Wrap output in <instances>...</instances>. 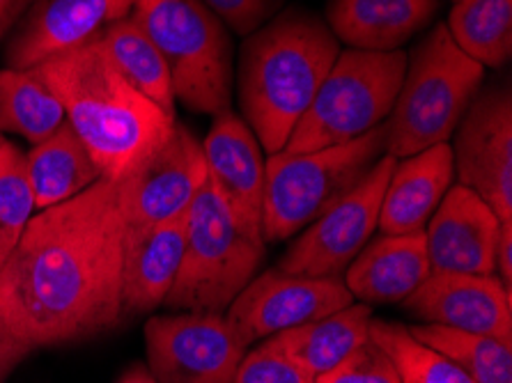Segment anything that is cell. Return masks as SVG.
<instances>
[{
  "label": "cell",
  "instance_id": "obj_1",
  "mask_svg": "<svg viewBox=\"0 0 512 383\" xmlns=\"http://www.w3.org/2000/svg\"><path fill=\"white\" fill-rule=\"evenodd\" d=\"M124 230L120 182L106 177L35 211L0 262V342L33 351L118 324Z\"/></svg>",
  "mask_w": 512,
  "mask_h": 383
},
{
  "label": "cell",
  "instance_id": "obj_2",
  "mask_svg": "<svg viewBox=\"0 0 512 383\" xmlns=\"http://www.w3.org/2000/svg\"><path fill=\"white\" fill-rule=\"evenodd\" d=\"M33 69L58 97L67 124L106 179L122 182L173 134L175 115L141 95L108 60L97 37Z\"/></svg>",
  "mask_w": 512,
  "mask_h": 383
},
{
  "label": "cell",
  "instance_id": "obj_3",
  "mask_svg": "<svg viewBox=\"0 0 512 383\" xmlns=\"http://www.w3.org/2000/svg\"><path fill=\"white\" fill-rule=\"evenodd\" d=\"M338 53L327 21L304 7L278 12L246 37L237 69L239 111L267 156L283 152Z\"/></svg>",
  "mask_w": 512,
  "mask_h": 383
},
{
  "label": "cell",
  "instance_id": "obj_4",
  "mask_svg": "<svg viewBox=\"0 0 512 383\" xmlns=\"http://www.w3.org/2000/svg\"><path fill=\"white\" fill-rule=\"evenodd\" d=\"M485 81V67L453 42L446 23L434 26L407 56V72L386 117V154L407 159L453 138Z\"/></svg>",
  "mask_w": 512,
  "mask_h": 383
},
{
  "label": "cell",
  "instance_id": "obj_5",
  "mask_svg": "<svg viewBox=\"0 0 512 383\" xmlns=\"http://www.w3.org/2000/svg\"><path fill=\"white\" fill-rule=\"evenodd\" d=\"M267 241L248 232L205 182L184 214L182 267L164 306L173 312H226L258 276Z\"/></svg>",
  "mask_w": 512,
  "mask_h": 383
},
{
  "label": "cell",
  "instance_id": "obj_6",
  "mask_svg": "<svg viewBox=\"0 0 512 383\" xmlns=\"http://www.w3.org/2000/svg\"><path fill=\"white\" fill-rule=\"evenodd\" d=\"M384 154V124L324 150L269 154L262 202V237L267 244L285 241L308 228L317 216L356 189Z\"/></svg>",
  "mask_w": 512,
  "mask_h": 383
},
{
  "label": "cell",
  "instance_id": "obj_7",
  "mask_svg": "<svg viewBox=\"0 0 512 383\" xmlns=\"http://www.w3.org/2000/svg\"><path fill=\"white\" fill-rule=\"evenodd\" d=\"M131 17L164 56L177 101L193 113L228 111L230 33L203 0H134Z\"/></svg>",
  "mask_w": 512,
  "mask_h": 383
},
{
  "label": "cell",
  "instance_id": "obj_8",
  "mask_svg": "<svg viewBox=\"0 0 512 383\" xmlns=\"http://www.w3.org/2000/svg\"><path fill=\"white\" fill-rule=\"evenodd\" d=\"M405 72V51H340L283 152H315L343 145L384 124Z\"/></svg>",
  "mask_w": 512,
  "mask_h": 383
},
{
  "label": "cell",
  "instance_id": "obj_9",
  "mask_svg": "<svg viewBox=\"0 0 512 383\" xmlns=\"http://www.w3.org/2000/svg\"><path fill=\"white\" fill-rule=\"evenodd\" d=\"M395 161L398 159L384 154L356 189L301 230L276 269L310 278L343 276L377 230L379 209Z\"/></svg>",
  "mask_w": 512,
  "mask_h": 383
},
{
  "label": "cell",
  "instance_id": "obj_10",
  "mask_svg": "<svg viewBox=\"0 0 512 383\" xmlns=\"http://www.w3.org/2000/svg\"><path fill=\"white\" fill-rule=\"evenodd\" d=\"M145 351L159 383H230L246 345L221 312H175L150 317Z\"/></svg>",
  "mask_w": 512,
  "mask_h": 383
},
{
  "label": "cell",
  "instance_id": "obj_11",
  "mask_svg": "<svg viewBox=\"0 0 512 383\" xmlns=\"http://www.w3.org/2000/svg\"><path fill=\"white\" fill-rule=\"evenodd\" d=\"M455 177L480 195L501 223L512 221V90L487 85L455 129Z\"/></svg>",
  "mask_w": 512,
  "mask_h": 383
},
{
  "label": "cell",
  "instance_id": "obj_12",
  "mask_svg": "<svg viewBox=\"0 0 512 383\" xmlns=\"http://www.w3.org/2000/svg\"><path fill=\"white\" fill-rule=\"evenodd\" d=\"M354 301L343 276L310 278L269 269L255 276L223 315L248 347L287 328L327 317Z\"/></svg>",
  "mask_w": 512,
  "mask_h": 383
},
{
  "label": "cell",
  "instance_id": "obj_13",
  "mask_svg": "<svg viewBox=\"0 0 512 383\" xmlns=\"http://www.w3.org/2000/svg\"><path fill=\"white\" fill-rule=\"evenodd\" d=\"M205 182L203 143L177 122L166 143L120 182L124 225L138 230L184 216Z\"/></svg>",
  "mask_w": 512,
  "mask_h": 383
},
{
  "label": "cell",
  "instance_id": "obj_14",
  "mask_svg": "<svg viewBox=\"0 0 512 383\" xmlns=\"http://www.w3.org/2000/svg\"><path fill=\"white\" fill-rule=\"evenodd\" d=\"M510 301V287L496 273L432 271L402 306L425 324L490 335L512 345Z\"/></svg>",
  "mask_w": 512,
  "mask_h": 383
},
{
  "label": "cell",
  "instance_id": "obj_15",
  "mask_svg": "<svg viewBox=\"0 0 512 383\" xmlns=\"http://www.w3.org/2000/svg\"><path fill=\"white\" fill-rule=\"evenodd\" d=\"M134 0H35L14 26L5 62L33 69L56 53L76 49L131 14Z\"/></svg>",
  "mask_w": 512,
  "mask_h": 383
},
{
  "label": "cell",
  "instance_id": "obj_16",
  "mask_svg": "<svg viewBox=\"0 0 512 383\" xmlns=\"http://www.w3.org/2000/svg\"><path fill=\"white\" fill-rule=\"evenodd\" d=\"M207 182L228 202L244 228L262 237L267 159L242 115L221 111L203 140ZM265 239V237H262Z\"/></svg>",
  "mask_w": 512,
  "mask_h": 383
},
{
  "label": "cell",
  "instance_id": "obj_17",
  "mask_svg": "<svg viewBox=\"0 0 512 383\" xmlns=\"http://www.w3.org/2000/svg\"><path fill=\"white\" fill-rule=\"evenodd\" d=\"M499 228V216L480 195L451 186L423 230L432 271L490 276Z\"/></svg>",
  "mask_w": 512,
  "mask_h": 383
},
{
  "label": "cell",
  "instance_id": "obj_18",
  "mask_svg": "<svg viewBox=\"0 0 512 383\" xmlns=\"http://www.w3.org/2000/svg\"><path fill=\"white\" fill-rule=\"evenodd\" d=\"M184 257V216L124 230L122 315H145L164 306Z\"/></svg>",
  "mask_w": 512,
  "mask_h": 383
},
{
  "label": "cell",
  "instance_id": "obj_19",
  "mask_svg": "<svg viewBox=\"0 0 512 383\" xmlns=\"http://www.w3.org/2000/svg\"><path fill=\"white\" fill-rule=\"evenodd\" d=\"M455 177L451 143L432 145L395 161L386 184L377 230L382 234H418L451 189Z\"/></svg>",
  "mask_w": 512,
  "mask_h": 383
},
{
  "label": "cell",
  "instance_id": "obj_20",
  "mask_svg": "<svg viewBox=\"0 0 512 383\" xmlns=\"http://www.w3.org/2000/svg\"><path fill=\"white\" fill-rule=\"evenodd\" d=\"M432 273L425 234H379L354 257L343 280L363 303H402Z\"/></svg>",
  "mask_w": 512,
  "mask_h": 383
},
{
  "label": "cell",
  "instance_id": "obj_21",
  "mask_svg": "<svg viewBox=\"0 0 512 383\" xmlns=\"http://www.w3.org/2000/svg\"><path fill=\"white\" fill-rule=\"evenodd\" d=\"M441 0H329L327 26L349 49L402 51L430 26Z\"/></svg>",
  "mask_w": 512,
  "mask_h": 383
},
{
  "label": "cell",
  "instance_id": "obj_22",
  "mask_svg": "<svg viewBox=\"0 0 512 383\" xmlns=\"http://www.w3.org/2000/svg\"><path fill=\"white\" fill-rule=\"evenodd\" d=\"M372 319L368 303H352L315 322L287 328L271 340L308 377L317 379L370 340Z\"/></svg>",
  "mask_w": 512,
  "mask_h": 383
},
{
  "label": "cell",
  "instance_id": "obj_23",
  "mask_svg": "<svg viewBox=\"0 0 512 383\" xmlns=\"http://www.w3.org/2000/svg\"><path fill=\"white\" fill-rule=\"evenodd\" d=\"M26 168L37 211L72 200L102 179V170L67 122L42 143L33 145L26 154Z\"/></svg>",
  "mask_w": 512,
  "mask_h": 383
},
{
  "label": "cell",
  "instance_id": "obj_24",
  "mask_svg": "<svg viewBox=\"0 0 512 383\" xmlns=\"http://www.w3.org/2000/svg\"><path fill=\"white\" fill-rule=\"evenodd\" d=\"M108 60L115 69L154 104L164 108L168 115H175V90L164 56L150 42L134 17H124L97 35Z\"/></svg>",
  "mask_w": 512,
  "mask_h": 383
},
{
  "label": "cell",
  "instance_id": "obj_25",
  "mask_svg": "<svg viewBox=\"0 0 512 383\" xmlns=\"http://www.w3.org/2000/svg\"><path fill=\"white\" fill-rule=\"evenodd\" d=\"M65 122V108L35 69H0V134L37 145Z\"/></svg>",
  "mask_w": 512,
  "mask_h": 383
},
{
  "label": "cell",
  "instance_id": "obj_26",
  "mask_svg": "<svg viewBox=\"0 0 512 383\" xmlns=\"http://www.w3.org/2000/svg\"><path fill=\"white\" fill-rule=\"evenodd\" d=\"M446 28L483 67L499 69L512 56V0H457Z\"/></svg>",
  "mask_w": 512,
  "mask_h": 383
},
{
  "label": "cell",
  "instance_id": "obj_27",
  "mask_svg": "<svg viewBox=\"0 0 512 383\" xmlns=\"http://www.w3.org/2000/svg\"><path fill=\"white\" fill-rule=\"evenodd\" d=\"M409 333L423 345L451 358L473 383H512L510 342L439 324L409 326Z\"/></svg>",
  "mask_w": 512,
  "mask_h": 383
},
{
  "label": "cell",
  "instance_id": "obj_28",
  "mask_svg": "<svg viewBox=\"0 0 512 383\" xmlns=\"http://www.w3.org/2000/svg\"><path fill=\"white\" fill-rule=\"evenodd\" d=\"M370 340L391 358L402 383H473L451 358L416 340L405 324L372 319Z\"/></svg>",
  "mask_w": 512,
  "mask_h": 383
},
{
  "label": "cell",
  "instance_id": "obj_29",
  "mask_svg": "<svg viewBox=\"0 0 512 383\" xmlns=\"http://www.w3.org/2000/svg\"><path fill=\"white\" fill-rule=\"evenodd\" d=\"M35 211L37 205L26 168V154L5 140L0 145V262L17 244Z\"/></svg>",
  "mask_w": 512,
  "mask_h": 383
},
{
  "label": "cell",
  "instance_id": "obj_30",
  "mask_svg": "<svg viewBox=\"0 0 512 383\" xmlns=\"http://www.w3.org/2000/svg\"><path fill=\"white\" fill-rule=\"evenodd\" d=\"M230 383H315V379L308 377L274 345V340L267 338L244 356Z\"/></svg>",
  "mask_w": 512,
  "mask_h": 383
},
{
  "label": "cell",
  "instance_id": "obj_31",
  "mask_svg": "<svg viewBox=\"0 0 512 383\" xmlns=\"http://www.w3.org/2000/svg\"><path fill=\"white\" fill-rule=\"evenodd\" d=\"M315 383H402L398 370L382 347L375 342H363L354 349L345 361H340L333 370L317 377Z\"/></svg>",
  "mask_w": 512,
  "mask_h": 383
},
{
  "label": "cell",
  "instance_id": "obj_32",
  "mask_svg": "<svg viewBox=\"0 0 512 383\" xmlns=\"http://www.w3.org/2000/svg\"><path fill=\"white\" fill-rule=\"evenodd\" d=\"M203 3L237 35L248 37L276 17L283 0H203Z\"/></svg>",
  "mask_w": 512,
  "mask_h": 383
},
{
  "label": "cell",
  "instance_id": "obj_33",
  "mask_svg": "<svg viewBox=\"0 0 512 383\" xmlns=\"http://www.w3.org/2000/svg\"><path fill=\"white\" fill-rule=\"evenodd\" d=\"M494 273L510 287L512 280V221L501 223L494 248Z\"/></svg>",
  "mask_w": 512,
  "mask_h": 383
},
{
  "label": "cell",
  "instance_id": "obj_34",
  "mask_svg": "<svg viewBox=\"0 0 512 383\" xmlns=\"http://www.w3.org/2000/svg\"><path fill=\"white\" fill-rule=\"evenodd\" d=\"M35 0H0V39L10 35Z\"/></svg>",
  "mask_w": 512,
  "mask_h": 383
},
{
  "label": "cell",
  "instance_id": "obj_35",
  "mask_svg": "<svg viewBox=\"0 0 512 383\" xmlns=\"http://www.w3.org/2000/svg\"><path fill=\"white\" fill-rule=\"evenodd\" d=\"M30 351L28 349H21V347H14V345H5V342H0V381L5 379V374L12 370L14 365L23 361V356H28Z\"/></svg>",
  "mask_w": 512,
  "mask_h": 383
},
{
  "label": "cell",
  "instance_id": "obj_36",
  "mask_svg": "<svg viewBox=\"0 0 512 383\" xmlns=\"http://www.w3.org/2000/svg\"><path fill=\"white\" fill-rule=\"evenodd\" d=\"M118 383H159V381L152 377V372L147 370L145 365H131L129 370L118 379Z\"/></svg>",
  "mask_w": 512,
  "mask_h": 383
},
{
  "label": "cell",
  "instance_id": "obj_37",
  "mask_svg": "<svg viewBox=\"0 0 512 383\" xmlns=\"http://www.w3.org/2000/svg\"><path fill=\"white\" fill-rule=\"evenodd\" d=\"M5 143V138H3V134H0V145H3Z\"/></svg>",
  "mask_w": 512,
  "mask_h": 383
},
{
  "label": "cell",
  "instance_id": "obj_38",
  "mask_svg": "<svg viewBox=\"0 0 512 383\" xmlns=\"http://www.w3.org/2000/svg\"><path fill=\"white\" fill-rule=\"evenodd\" d=\"M455 3H457V0H455Z\"/></svg>",
  "mask_w": 512,
  "mask_h": 383
}]
</instances>
